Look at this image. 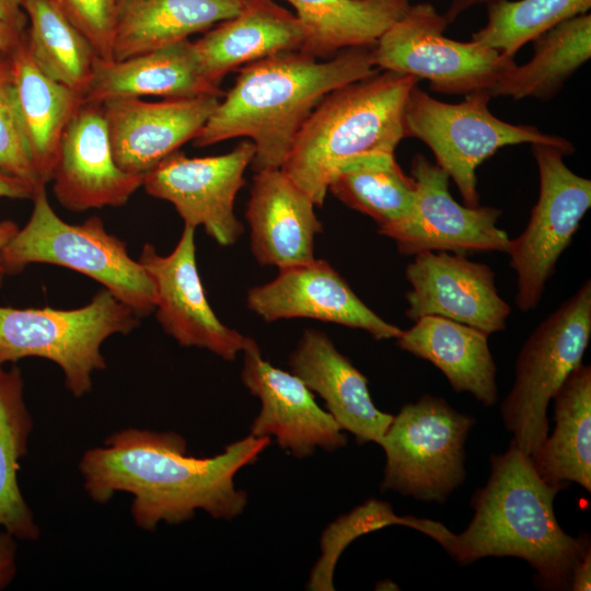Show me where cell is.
<instances>
[{"label": "cell", "mask_w": 591, "mask_h": 591, "mask_svg": "<svg viewBox=\"0 0 591 591\" xmlns=\"http://www.w3.org/2000/svg\"><path fill=\"white\" fill-rule=\"evenodd\" d=\"M270 438L248 434L209 457L187 454L184 437L174 431L125 428L103 445L88 449L79 461L83 488L97 503L116 493L132 496L135 524L154 531L176 525L202 510L213 519L231 520L243 512L246 491L235 487L237 472L254 464Z\"/></svg>", "instance_id": "6da1fadb"}, {"label": "cell", "mask_w": 591, "mask_h": 591, "mask_svg": "<svg viewBox=\"0 0 591 591\" xmlns=\"http://www.w3.org/2000/svg\"><path fill=\"white\" fill-rule=\"evenodd\" d=\"M373 48H346L326 60L301 50L281 51L240 67L235 83L195 137V147L247 137L255 146L254 172L281 169L321 100L379 70Z\"/></svg>", "instance_id": "7a4b0ae2"}, {"label": "cell", "mask_w": 591, "mask_h": 591, "mask_svg": "<svg viewBox=\"0 0 591 591\" xmlns=\"http://www.w3.org/2000/svg\"><path fill=\"white\" fill-rule=\"evenodd\" d=\"M560 485L545 482L530 456L510 443L490 457L487 484L472 498L474 517L454 534L448 553L466 565L485 557H518L536 571L544 587L565 590L590 544L567 534L556 520Z\"/></svg>", "instance_id": "3957f363"}, {"label": "cell", "mask_w": 591, "mask_h": 591, "mask_svg": "<svg viewBox=\"0 0 591 591\" xmlns=\"http://www.w3.org/2000/svg\"><path fill=\"white\" fill-rule=\"evenodd\" d=\"M414 76L378 70L326 94L299 130L281 166L315 204H324L329 184L351 161L394 154L404 139V112Z\"/></svg>", "instance_id": "277c9868"}, {"label": "cell", "mask_w": 591, "mask_h": 591, "mask_svg": "<svg viewBox=\"0 0 591 591\" xmlns=\"http://www.w3.org/2000/svg\"><path fill=\"white\" fill-rule=\"evenodd\" d=\"M31 264H50L78 271L97 281L139 317L157 306L155 286L126 243L108 233L101 218L79 224L63 221L51 208L46 189L33 198L26 224L0 247V268L21 273Z\"/></svg>", "instance_id": "5b68a950"}, {"label": "cell", "mask_w": 591, "mask_h": 591, "mask_svg": "<svg viewBox=\"0 0 591 591\" xmlns=\"http://www.w3.org/2000/svg\"><path fill=\"white\" fill-rule=\"evenodd\" d=\"M138 324L139 316L105 288L77 309L0 306V366L28 357L49 360L61 369L68 392L83 397L93 389V374L106 368L104 341Z\"/></svg>", "instance_id": "8992f818"}, {"label": "cell", "mask_w": 591, "mask_h": 591, "mask_svg": "<svg viewBox=\"0 0 591 591\" xmlns=\"http://www.w3.org/2000/svg\"><path fill=\"white\" fill-rule=\"evenodd\" d=\"M591 337V281L582 286L529 336L518 355L512 389L501 404L511 443L531 459L548 437L547 407L582 363Z\"/></svg>", "instance_id": "52a82bcc"}, {"label": "cell", "mask_w": 591, "mask_h": 591, "mask_svg": "<svg viewBox=\"0 0 591 591\" xmlns=\"http://www.w3.org/2000/svg\"><path fill=\"white\" fill-rule=\"evenodd\" d=\"M490 94L476 91L456 104L441 102L415 85L404 112L405 136L421 140L432 151L437 164L456 184L466 206H479L476 169L506 146L546 143L567 155L570 141L541 132L530 125H513L496 117L488 108Z\"/></svg>", "instance_id": "ba28073f"}, {"label": "cell", "mask_w": 591, "mask_h": 591, "mask_svg": "<svg viewBox=\"0 0 591 591\" xmlns=\"http://www.w3.org/2000/svg\"><path fill=\"white\" fill-rule=\"evenodd\" d=\"M475 419L443 398L405 404L382 437V491L443 503L466 476L465 442Z\"/></svg>", "instance_id": "9c48e42d"}, {"label": "cell", "mask_w": 591, "mask_h": 591, "mask_svg": "<svg viewBox=\"0 0 591 591\" xmlns=\"http://www.w3.org/2000/svg\"><path fill=\"white\" fill-rule=\"evenodd\" d=\"M448 25L431 3L410 4L374 45L375 67L426 79L432 91L444 94L489 93L514 59L472 39L445 37Z\"/></svg>", "instance_id": "30bf717a"}, {"label": "cell", "mask_w": 591, "mask_h": 591, "mask_svg": "<svg viewBox=\"0 0 591 591\" xmlns=\"http://www.w3.org/2000/svg\"><path fill=\"white\" fill-rule=\"evenodd\" d=\"M540 174V194L524 231L511 240L508 254L517 274L515 304L523 311L538 305L546 281L591 207V181L573 173L567 154L546 143L531 144Z\"/></svg>", "instance_id": "8fae6325"}, {"label": "cell", "mask_w": 591, "mask_h": 591, "mask_svg": "<svg viewBox=\"0 0 591 591\" xmlns=\"http://www.w3.org/2000/svg\"><path fill=\"white\" fill-rule=\"evenodd\" d=\"M254 155L248 140L212 157L189 158L177 150L144 175L142 186L152 197L171 202L184 225L202 227L219 245L230 246L244 231L234 202Z\"/></svg>", "instance_id": "7c38bea8"}, {"label": "cell", "mask_w": 591, "mask_h": 591, "mask_svg": "<svg viewBox=\"0 0 591 591\" xmlns=\"http://www.w3.org/2000/svg\"><path fill=\"white\" fill-rule=\"evenodd\" d=\"M416 186L415 206L409 219L393 231L399 253L415 255L424 251L471 253L502 252L511 240L497 225L501 210L488 206H462L449 192L448 173L422 154L410 163Z\"/></svg>", "instance_id": "4fadbf2b"}, {"label": "cell", "mask_w": 591, "mask_h": 591, "mask_svg": "<svg viewBox=\"0 0 591 591\" xmlns=\"http://www.w3.org/2000/svg\"><path fill=\"white\" fill-rule=\"evenodd\" d=\"M138 260L154 282V311L163 331L183 347L235 360L246 336L224 325L207 300L196 264L195 229L184 225L169 255H160L152 244H144Z\"/></svg>", "instance_id": "5bb4252c"}, {"label": "cell", "mask_w": 591, "mask_h": 591, "mask_svg": "<svg viewBox=\"0 0 591 591\" xmlns=\"http://www.w3.org/2000/svg\"><path fill=\"white\" fill-rule=\"evenodd\" d=\"M242 352V382L260 401L250 434L275 437L281 449L298 459L311 456L317 448L335 451L347 444L339 425L318 406L298 375L266 361L251 337H246Z\"/></svg>", "instance_id": "9a60e30c"}, {"label": "cell", "mask_w": 591, "mask_h": 591, "mask_svg": "<svg viewBox=\"0 0 591 591\" xmlns=\"http://www.w3.org/2000/svg\"><path fill=\"white\" fill-rule=\"evenodd\" d=\"M412 288L406 316L437 315L493 334L506 328L509 304L499 296L485 264L445 251H424L406 267Z\"/></svg>", "instance_id": "2e32d148"}, {"label": "cell", "mask_w": 591, "mask_h": 591, "mask_svg": "<svg viewBox=\"0 0 591 591\" xmlns=\"http://www.w3.org/2000/svg\"><path fill=\"white\" fill-rule=\"evenodd\" d=\"M248 309L265 322L306 317L369 333L374 339H396L403 329L387 323L352 291L324 259L283 267L271 281L251 288Z\"/></svg>", "instance_id": "e0dca14e"}, {"label": "cell", "mask_w": 591, "mask_h": 591, "mask_svg": "<svg viewBox=\"0 0 591 591\" xmlns=\"http://www.w3.org/2000/svg\"><path fill=\"white\" fill-rule=\"evenodd\" d=\"M144 176L116 163L102 104L83 102L67 125L53 172V193L70 211L124 206Z\"/></svg>", "instance_id": "ac0fdd59"}, {"label": "cell", "mask_w": 591, "mask_h": 591, "mask_svg": "<svg viewBox=\"0 0 591 591\" xmlns=\"http://www.w3.org/2000/svg\"><path fill=\"white\" fill-rule=\"evenodd\" d=\"M220 97L204 95L146 102L115 97L102 104L114 159L125 172L147 175L194 140Z\"/></svg>", "instance_id": "d6986e66"}, {"label": "cell", "mask_w": 591, "mask_h": 591, "mask_svg": "<svg viewBox=\"0 0 591 591\" xmlns=\"http://www.w3.org/2000/svg\"><path fill=\"white\" fill-rule=\"evenodd\" d=\"M314 208L281 169L255 172L245 216L256 260L278 269L312 260L323 231Z\"/></svg>", "instance_id": "ffe728a7"}, {"label": "cell", "mask_w": 591, "mask_h": 591, "mask_svg": "<svg viewBox=\"0 0 591 591\" xmlns=\"http://www.w3.org/2000/svg\"><path fill=\"white\" fill-rule=\"evenodd\" d=\"M291 372L318 394L341 430L358 444H380L393 415L378 409L367 378L345 357L332 339L317 329H305L290 355Z\"/></svg>", "instance_id": "44dd1931"}, {"label": "cell", "mask_w": 591, "mask_h": 591, "mask_svg": "<svg viewBox=\"0 0 591 591\" xmlns=\"http://www.w3.org/2000/svg\"><path fill=\"white\" fill-rule=\"evenodd\" d=\"M304 36L296 14L274 0H251L239 14L209 28L193 44L204 76L219 85L229 72L246 63L300 50Z\"/></svg>", "instance_id": "7402d4cb"}, {"label": "cell", "mask_w": 591, "mask_h": 591, "mask_svg": "<svg viewBox=\"0 0 591 591\" xmlns=\"http://www.w3.org/2000/svg\"><path fill=\"white\" fill-rule=\"evenodd\" d=\"M147 95L222 97L224 92L204 76L194 44L186 38L119 61L97 58L84 102Z\"/></svg>", "instance_id": "603a6c76"}, {"label": "cell", "mask_w": 591, "mask_h": 591, "mask_svg": "<svg viewBox=\"0 0 591 591\" xmlns=\"http://www.w3.org/2000/svg\"><path fill=\"white\" fill-rule=\"evenodd\" d=\"M488 336L466 324L426 315L396 340L401 349L440 369L455 392H468L485 406H493L498 391Z\"/></svg>", "instance_id": "cb8c5ba5"}, {"label": "cell", "mask_w": 591, "mask_h": 591, "mask_svg": "<svg viewBox=\"0 0 591 591\" xmlns=\"http://www.w3.org/2000/svg\"><path fill=\"white\" fill-rule=\"evenodd\" d=\"M10 59L19 119L34 166L46 186L51 182L62 134L84 97L38 69L25 34L10 51Z\"/></svg>", "instance_id": "d4e9b609"}, {"label": "cell", "mask_w": 591, "mask_h": 591, "mask_svg": "<svg viewBox=\"0 0 591 591\" xmlns=\"http://www.w3.org/2000/svg\"><path fill=\"white\" fill-rule=\"evenodd\" d=\"M251 0H117L113 57L124 60L206 32Z\"/></svg>", "instance_id": "484cf974"}, {"label": "cell", "mask_w": 591, "mask_h": 591, "mask_svg": "<svg viewBox=\"0 0 591 591\" xmlns=\"http://www.w3.org/2000/svg\"><path fill=\"white\" fill-rule=\"evenodd\" d=\"M305 36L301 51L326 60L338 51L373 46L408 10L409 0H287Z\"/></svg>", "instance_id": "4316f807"}, {"label": "cell", "mask_w": 591, "mask_h": 591, "mask_svg": "<svg viewBox=\"0 0 591 591\" xmlns=\"http://www.w3.org/2000/svg\"><path fill=\"white\" fill-rule=\"evenodd\" d=\"M556 422L531 459L540 476L552 485L573 482L591 490V368L580 364L555 394Z\"/></svg>", "instance_id": "83f0119b"}, {"label": "cell", "mask_w": 591, "mask_h": 591, "mask_svg": "<svg viewBox=\"0 0 591 591\" xmlns=\"http://www.w3.org/2000/svg\"><path fill=\"white\" fill-rule=\"evenodd\" d=\"M533 56L524 65L508 66L490 96L548 101L591 57V14L567 19L533 40Z\"/></svg>", "instance_id": "f1b7e54d"}, {"label": "cell", "mask_w": 591, "mask_h": 591, "mask_svg": "<svg viewBox=\"0 0 591 591\" xmlns=\"http://www.w3.org/2000/svg\"><path fill=\"white\" fill-rule=\"evenodd\" d=\"M33 418L24 398L21 370L0 366V531L16 540L36 541L40 529L18 480L27 453Z\"/></svg>", "instance_id": "f546056e"}, {"label": "cell", "mask_w": 591, "mask_h": 591, "mask_svg": "<svg viewBox=\"0 0 591 591\" xmlns=\"http://www.w3.org/2000/svg\"><path fill=\"white\" fill-rule=\"evenodd\" d=\"M328 192L348 207L374 220L378 232L389 236L413 213L416 186L394 154L358 158L343 166Z\"/></svg>", "instance_id": "4dcf8cb0"}, {"label": "cell", "mask_w": 591, "mask_h": 591, "mask_svg": "<svg viewBox=\"0 0 591 591\" xmlns=\"http://www.w3.org/2000/svg\"><path fill=\"white\" fill-rule=\"evenodd\" d=\"M32 58L48 78L85 96L99 58L88 38L50 0H24Z\"/></svg>", "instance_id": "1f68e13d"}, {"label": "cell", "mask_w": 591, "mask_h": 591, "mask_svg": "<svg viewBox=\"0 0 591 591\" xmlns=\"http://www.w3.org/2000/svg\"><path fill=\"white\" fill-rule=\"evenodd\" d=\"M590 8L591 0H493L487 3L486 25L472 34V40L513 58L524 44Z\"/></svg>", "instance_id": "d6a6232c"}, {"label": "cell", "mask_w": 591, "mask_h": 591, "mask_svg": "<svg viewBox=\"0 0 591 591\" xmlns=\"http://www.w3.org/2000/svg\"><path fill=\"white\" fill-rule=\"evenodd\" d=\"M394 524L416 529L432 537L444 549L454 534L442 523L415 517H399L394 513L390 503L376 499L367 500L349 513L337 518L324 530L321 535V556L312 568L308 589L334 590V571L344 549L357 537Z\"/></svg>", "instance_id": "836d02e7"}, {"label": "cell", "mask_w": 591, "mask_h": 591, "mask_svg": "<svg viewBox=\"0 0 591 591\" xmlns=\"http://www.w3.org/2000/svg\"><path fill=\"white\" fill-rule=\"evenodd\" d=\"M0 167L45 188L32 161L19 119L10 53L0 56Z\"/></svg>", "instance_id": "e575fe53"}, {"label": "cell", "mask_w": 591, "mask_h": 591, "mask_svg": "<svg viewBox=\"0 0 591 591\" xmlns=\"http://www.w3.org/2000/svg\"><path fill=\"white\" fill-rule=\"evenodd\" d=\"M91 43L99 58L113 61L117 0H50Z\"/></svg>", "instance_id": "d590c367"}, {"label": "cell", "mask_w": 591, "mask_h": 591, "mask_svg": "<svg viewBox=\"0 0 591 591\" xmlns=\"http://www.w3.org/2000/svg\"><path fill=\"white\" fill-rule=\"evenodd\" d=\"M16 538L0 531V590L7 588L16 573Z\"/></svg>", "instance_id": "8d00e7d4"}, {"label": "cell", "mask_w": 591, "mask_h": 591, "mask_svg": "<svg viewBox=\"0 0 591 591\" xmlns=\"http://www.w3.org/2000/svg\"><path fill=\"white\" fill-rule=\"evenodd\" d=\"M37 192L26 181L0 167V198L33 200Z\"/></svg>", "instance_id": "74e56055"}, {"label": "cell", "mask_w": 591, "mask_h": 591, "mask_svg": "<svg viewBox=\"0 0 591 591\" xmlns=\"http://www.w3.org/2000/svg\"><path fill=\"white\" fill-rule=\"evenodd\" d=\"M24 0H0V21L24 33L27 27V16L23 10Z\"/></svg>", "instance_id": "f35d334b"}, {"label": "cell", "mask_w": 591, "mask_h": 591, "mask_svg": "<svg viewBox=\"0 0 591 591\" xmlns=\"http://www.w3.org/2000/svg\"><path fill=\"white\" fill-rule=\"evenodd\" d=\"M591 551L588 549L571 572L570 589L589 591L591 588Z\"/></svg>", "instance_id": "ab89813d"}, {"label": "cell", "mask_w": 591, "mask_h": 591, "mask_svg": "<svg viewBox=\"0 0 591 591\" xmlns=\"http://www.w3.org/2000/svg\"><path fill=\"white\" fill-rule=\"evenodd\" d=\"M25 32L21 33L0 21V56L10 53L21 42Z\"/></svg>", "instance_id": "60d3db41"}, {"label": "cell", "mask_w": 591, "mask_h": 591, "mask_svg": "<svg viewBox=\"0 0 591 591\" xmlns=\"http://www.w3.org/2000/svg\"><path fill=\"white\" fill-rule=\"evenodd\" d=\"M493 0H451L450 7L443 14L448 23H452L461 13L478 3H488Z\"/></svg>", "instance_id": "b9f144b4"}, {"label": "cell", "mask_w": 591, "mask_h": 591, "mask_svg": "<svg viewBox=\"0 0 591 591\" xmlns=\"http://www.w3.org/2000/svg\"><path fill=\"white\" fill-rule=\"evenodd\" d=\"M19 227L12 220H2L0 221V247H2L10 239L18 232ZM4 271L0 268V288L2 286Z\"/></svg>", "instance_id": "7bdbcfd3"}]
</instances>
